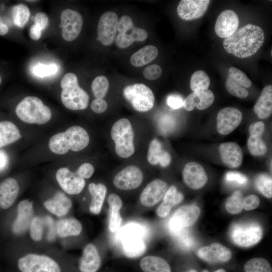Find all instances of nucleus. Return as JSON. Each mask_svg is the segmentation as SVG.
Masks as SVG:
<instances>
[{
  "label": "nucleus",
  "mask_w": 272,
  "mask_h": 272,
  "mask_svg": "<svg viewBox=\"0 0 272 272\" xmlns=\"http://www.w3.org/2000/svg\"><path fill=\"white\" fill-rule=\"evenodd\" d=\"M264 40L262 29L259 26L248 24L225 38L223 44L226 52L243 58L256 53Z\"/></svg>",
  "instance_id": "nucleus-1"
},
{
  "label": "nucleus",
  "mask_w": 272,
  "mask_h": 272,
  "mask_svg": "<svg viewBox=\"0 0 272 272\" xmlns=\"http://www.w3.org/2000/svg\"><path fill=\"white\" fill-rule=\"evenodd\" d=\"M89 142L88 132L83 127L75 125L53 135L49 141L48 146L53 153L64 155L69 150L82 151L88 146Z\"/></svg>",
  "instance_id": "nucleus-2"
},
{
  "label": "nucleus",
  "mask_w": 272,
  "mask_h": 272,
  "mask_svg": "<svg viewBox=\"0 0 272 272\" xmlns=\"http://www.w3.org/2000/svg\"><path fill=\"white\" fill-rule=\"evenodd\" d=\"M62 88L61 100L63 105L72 110L86 109L89 104L88 93L79 85L77 76L72 73L66 74L60 82Z\"/></svg>",
  "instance_id": "nucleus-3"
},
{
  "label": "nucleus",
  "mask_w": 272,
  "mask_h": 272,
  "mask_svg": "<svg viewBox=\"0 0 272 272\" xmlns=\"http://www.w3.org/2000/svg\"><path fill=\"white\" fill-rule=\"evenodd\" d=\"M19 272H65L64 264L45 254L28 253L20 256L16 261Z\"/></svg>",
  "instance_id": "nucleus-4"
},
{
  "label": "nucleus",
  "mask_w": 272,
  "mask_h": 272,
  "mask_svg": "<svg viewBox=\"0 0 272 272\" xmlns=\"http://www.w3.org/2000/svg\"><path fill=\"white\" fill-rule=\"evenodd\" d=\"M17 116L29 124H43L51 118V111L42 100L35 96L24 98L16 106Z\"/></svg>",
  "instance_id": "nucleus-5"
},
{
  "label": "nucleus",
  "mask_w": 272,
  "mask_h": 272,
  "mask_svg": "<svg viewBox=\"0 0 272 272\" xmlns=\"http://www.w3.org/2000/svg\"><path fill=\"white\" fill-rule=\"evenodd\" d=\"M110 135L118 156L126 159L133 155L135 152L134 132L131 123L127 118H122L117 120L111 127Z\"/></svg>",
  "instance_id": "nucleus-6"
},
{
  "label": "nucleus",
  "mask_w": 272,
  "mask_h": 272,
  "mask_svg": "<svg viewBox=\"0 0 272 272\" xmlns=\"http://www.w3.org/2000/svg\"><path fill=\"white\" fill-rule=\"evenodd\" d=\"M123 96L137 111L147 112L154 106L155 96L151 89L144 84H134L126 86Z\"/></svg>",
  "instance_id": "nucleus-7"
},
{
  "label": "nucleus",
  "mask_w": 272,
  "mask_h": 272,
  "mask_svg": "<svg viewBox=\"0 0 272 272\" xmlns=\"http://www.w3.org/2000/svg\"><path fill=\"white\" fill-rule=\"evenodd\" d=\"M230 235L235 244L247 247L256 244L261 240L262 230L256 222L237 223L232 226Z\"/></svg>",
  "instance_id": "nucleus-8"
},
{
  "label": "nucleus",
  "mask_w": 272,
  "mask_h": 272,
  "mask_svg": "<svg viewBox=\"0 0 272 272\" xmlns=\"http://www.w3.org/2000/svg\"><path fill=\"white\" fill-rule=\"evenodd\" d=\"M117 31L118 34L115 38V43L120 48H125L136 41H144L148 36L145 30L135 27L131 18L127 15L120 17Z\"/></svg>",
  "instance_id": "nucleus-9"
},
{
  "label": "nucleus",
  "mask_w": 272,
  "mask_h": 272,
  "mask_svg": "<svg viewBox=\"0 0 272 272\" xmlns=\"http://www.w3.org/2000/svg\"><path fill=\"white\" fill-rule=\"evenodd\" d=\"M200 213V208L190 205L180 207L170 218L168 224L171 233L177 236L186 227L192 225Z\"/></svg>",
  "instance_id": "nucleus-10"
},
{
  "label": "nucleus",
  "mask_w": 272,
  "mask_h": 272,
  "mask_svg": "<svg viewBox=\"0 0 272 272\" xmlns=\"http://www.w3.org/2000/svg\"><path fill=\"white\" fill-rule=\"evenodd\" d=\"M144 174L135 165H128L121 169L114 176V186L122 190H132L138 188L142 183Z\"/></svg>",
  "instance_id": "nucleus-11"
},
{
  "label": "nucleus",
  "mask_w": 272,
  "mask_h": 272,
  "mask_svg": "<svg viewBox=\"0 0 272 272\" xmlns=\"http://www.w3.org/2000/svg\"><path fill=\"white\" fill-rule=\"evenodd\" d=\"M60 21L63 39L67 41L75 40L82 28L83 20L81 14L75 10L65 9L61 14Z\"/></svg>",
  "instance_id": "nucleus-12"
},
{
  "label": "nucleus",
  "mask_w": 272,
  "mask_h": 272,
  "mask_svg": "<svg viewBox=\"0 0 272 272\" xmlns=\"http://www.w3.org/2000/svg\"><path fill=\"white\" fill-rule=\"evenodd\" d=\"M118 18L116 13L108 11L100 17L98 25V37L101 43L106 46L111 45L115 40L117 31Z\"/></svg>",
  "instance_id": "nucleus-13"
},
{
  "label": "nucleus",
  "mask_w": 272,
  "mask_h": 272,
  "mask_svg": "<svg viewBox=\"0 0 272 272\" xmlns=\"http://www.w3.org/2000/svg\"><path fill=\"white\" fill-rule=\"evenodd\" d=\"M55 177L61 188L70 195L80 193L85 186V179L67 168L59 169L56 173Z\"/></svg>",
  "instance_id": "nucleus-14"
},
{
  "label": "nucleus",
  "mask_w": 272,
  "mask_h": 272,
  "mask_svg": "<svg viewBox=\"0 0 272 272\" xmlns=\"http://www.w3.org/2000/svg\"><path fill=\"white\" fill-rule=\"evenodd\" d=\"M242 119L241 112L236 108L227 107L220 110L217 116V129L222 135L232 132L240 124Z\"/></svg>",
  "instance_id": "nucleus-15"
},
{
  "label": "nucleus",
  "mask_w": 272,
  "mask_h": 272,
  "mask_svg": "<svg viewBox=\"0 0 272 272\" xmlns=\"http://www.w3.org/2000/svg\"><path fill=\"white\" fill-rule=\"evenodd\" d=\"M168 189L167 183L160 179H155L149 182L142 191L140 200L146 207H152L163 198Z\"/></svg>",
  "instance_id": "nucleus-16"
},
{
  "label": "nucleus",
  "mask_w": 272,
  "mask_h": 272,
  "mask_svg": "<svg viewBox=\"0 0 272 272\" xmlns=\"http://www.w3.org/2000/svg\"><path fill=\"white\" fill-rule=\"evenodd\" d=\"M123 243L124 254L128 257H138L146 250V244L141 234V231L136 226L126 231Z\"/></svg>",
  "instance_id": "nucleus-17"
},
{
  "label": "nucleus",
  "mask_w": 272,
  "mask_h": 272,
  "mask_svg": "<svg viewBox=\"0 0 272 272\" xmlns=\"http://www.w3.org/2000/svg\"><path fill=\"white\" fill-rule=\"evenodd\" d=\"M210 3L209 0H182L177 6V13L183 20H195L205 14Z\"/></svg>",
  "instance_id": "nucleus-18"
},
{
  "label": "nucleus",
  "mask_w": 272,
  "mask_h": 272,
  "mask_svg": "<svg viewBox=\"0 0 272 272\" xmlns=\"http://www.w3.org/2000/svg\"><path fill=\"white\" fill-rule=\"evenodd\" d=\"M197 255L202 260L210 263L227 262L232 257L231 250L218 243H213L200 248Z\"/></svg>",
  "instance_id": "nucleus-19"
},
{
  "label": "nucleus",
  "mask_w": 272,
  "mask_h": 272,
  "mask_svg": "<svg viewBox=\"0 0 272 272\" xmlns=\"http://www.w3.org/2000/svg\"><path fill=\"white\" fill-rule=\"evenodd\" d=\"M182 176L185 184L193 189L202 188L208 181V176L203 168L194 162H189L185 165Z\"/></svg>",
  "instance_id": "nucleus-20"
},
{
  "label": "nucleus",
  "mask_w": 272,
  "mask_h": 272,
  "mask_svg": "<svg viewBox=\"0 0 272 272\" xmlns=\"http://www.w3.org/2000/svg\"><path fill=\"white\" fill-rule=\"evenodd\" d=\"M239 23V18L234 11L231 10H224L217 19L215 26V32L219 37L225 39L237 30Z\"/></svg>",
  "instance_id": "nucleus-21"
},
{
  "label": "nucleus",
  "mask_w": 272,
  "mask_h": 272,
  "mask_svg": "<svg viewBox=\"0 0 272 272\" xmlns=\"http://www.w3.org/2000/svg\"><path fill=\"white\" fill-rule=\"evenodd\" d=\"M17 217L13 225V232L17 235L24 233L29 227L33 218V203L29 199L21 200L17 206Z\"/></svg>",
  "instance_id": "nucleus-22"
},
{
  "label": "nucleus",
  "mask_w": 272,
  "mask_h": 272,
  "mask_svg": "<svg viewBox=\"0 0 272 272\" xmlns=\"http://www.w3.org/2000/svg\"><path fill=\"white\" fill-rule=\"evenodd\" d=\"M264 129L265 125L261 121L252 123L249 126L247 146L249 152L253 156H262L267 152L266 145L262 138Z\"/></svg>",
  "instance_id": "nucleus-23"
},
{
  "label": "nucleus",
  "mask_w": 272,
  "mask_h": 272,
  "mask_svg": "<svg viewBox=\"0 0 272 272\" xmlns=\"http://www.w3.org/2000/svg\"><path fill=\"white\" fill-rule=\"evenodd\" d=\"M101 265V258L96 247L92 243L87 244L78 262L79 272H97Z\"/></svg>",
  "instance_id": "nucleus-24"
},
{
  "label": "nucleus",
  "mask_w": 272,
  "mask_h": 272,
  "mask_svg": "<svg viewBox=\"0 0 272 272\" xmlns=\"http://www.w3.org/2000/svg\"><path fill=\"white\" fill-rule=\"evenodd\" d=\"M215 96L213 92L209 89L199 90L193 92L184 100L183 107L188 111L195 107L199 110H204L213 103Z\"/></svg>",
  "instance_id": "nucleus-25"
},
{
  "label": "nucleus",
  "mask_w": 272,
  "mask_h": 272,
  "mask_svg": "<svg viewBox=\"0 0 272 272\" xmlns=\"http://www.w3.org/2000/svg\"><path fill=\"white\" fill-rule=\"evenodd\" d=\"M219 152L222 162L227 167L236 168L241 165L242 151L237 143L226 142L221 144L219 147Z\"/></svg>",
  "instance_id": "nucleus-26"
},
{
  "label": "nucleus",
  "mask_w": 272,
  "mask_h": 272,
  "mask_svg": "<svg viewBox=\"0 0 272 272\" xmlns=\"http://www.w3.org/2000/svg\"><path fill=\"white\" fill-rule=\"evenodd\" d=\"M44 206L52 214L62 217L70 211L72 201L64 193L58 191L52 198L45 201Z\"/></svg>",
  "instance_id": "nucleus-27"
},
{
  "label": "nucleus",
  "mask_w": 272,
  "mask_h": 272,
  "mask_svg": "<svg viewBox=\"0 0 272 272\" xmlns=\"http://www.w3.org/2000/svg\"><path fill=\"white\" fill-rule=\"evenodd\" d=\"M19 192V186L13 178H8L0 183V207L6 210L16 200Z\"/></svg>",
  "instance_id": "nucleus-28"
},
{
  "label": "nucleus",
  "mask_w": 272,
  "mask_h": 272,
  "mask_svg": "<svg viewBox=\"0 0 272 272\" xmlns=\"http://www.w3.org/2000/svg\"><path fill=\"white\" fill-rule=\"evenodd\" d=\"M107 202L109 208L108 228L111 232H115L119 229L122 223L120 213L122 200L118 195L112 193L108 195Z\"/></svg>",
  "instance_id": "nucleus-29"
},
{
  "label": "nucleus",
  "mask_w": 272,
  "mask_h": 272,
  "mask_svg": "<svg viewBox=\"0 0 272 272\" xmlns=\"http://www.w3.org/2000/svg\"><path fill=\"white\" fill-rule=\"evenodd\" d=\"M147 160L152 165L159 164L166 167L170 164L171 158L169 153L163 149L162 144L157 139H153L148 148Z\"/></svg>",
  "instance_id": "nucleus-30"
},
{
  "label": "nucleus",
  "mask_w": 272,
  "mask_h": 272,
  "mask_svg": "<svg viewBox=\"0 0 272 272\" xmlns=\"http://www.w3.org/2000/svg\"><path fill=\"white\" fill-rule=\"evenodd\" d=\"M183 199V194L179 192L174 185L168 188L164 196L161 203L159 206L156 213L161 218L167 216L172 208L180 203Z\"/></svg>",
  "instance_id": "nucleus-31"
},
{
  "label": "nucleus",
  "mask_w": 272,
  "mask_h": 272,
  "mask_svg": "<svg viewBox=\"0 0 272 272\" xmlns=\"http://www.w3.org/2000/svg\"><path fill=\"white\" fill-rule=\"evenodd\" d=\"M254 113L258 118L265 119L272 113V86L264 87L253 107Z\"/></svg>",
  "instance_id": "nucleus-32"
},
{
  "label": "nucleus",
  "mask_w": 272,
  "mask_h": 272,
  "mask_svg": "<svg viewBox=\"0 0 272 272\" xmlns=\"http://www.w3.org/2000/svg\"><path fill=\"white\" fill-rule=\"evenodd\" d=\"M56 233L60 238L78 236L83 230L81 223L74 218H62L55 224Z\"/></svg>",
  "instance_id": "nucleus-33"
},
{
  "label": "nucleus",
  "mask_w": 272,
  "mask_h": 272,
  "mask_svg": "<svg viewBox=\"0 0 272 272\" xmlns=\"http://www.w3.org/2000/svg\"><path fill=\"white\" fill-rule=\"evenodd\" d=\"M88 189L92 197L89 210L91 213L98 215L102 210L107 193V187L102 183H91L89 185Z\"/></svg>",
  "instance_id": "nucleus-34"
},
{
  "label": "nucleus",
  "mask_w": 272,
  "mask_h": 272,
  "mask_svg": "<svg viewBox=\"0 0 272 272\" xmlns=\"http://www.w3.org/2000/svg\"><path fill=\"white\" fill-rule=\"evenodd\" d=\"M139 265L143 272H171L169 263L158 256H145L141 259Z\"/></svg>",
  "instance_id": "nucleus-35"
},
{
  "label": "nucleus",
  "mask_w": 272,
  "mask_h": 272,
  "mask_svg": "<svg viewBox=\"0 0 272 272\" xmlns=\"http://www.w3.org/2000/svg\"><path fill=\"white\" fill-rule=\"evenodd\" d=\"M158 54V48L154 45H146L132 54L130 58L134 66L141 67L153 60Z\"/></svg>",
  "instance_id": "nucleus-36"
},
{
  "label": "nucleus",
  "mask_w": 272,
  "mask_h": 272,
  "mask_svg": "<svg viewBox=\"0 0 272 272\" xmlns=\"http://www.w3.org/2000/svg\"><path fill=\"white\" fill-rule=\"evenodd\" d=\"M22 135L17 126L9 121H0V148L19 140Z\"/></svg>",
  "instance_id": "nucleus-37"
},
{
  "label": "nucleus",
  "mask_w": 272,
  "mask_h": 272,
  "mask_svg": "<svg viewBox=\"0 0 272 272\" xmlns=\"http://www.w3.org/2000/svg\"><path fill=\"white\" fill-rule=\"evenodd\" d=\"M30 15L28 7L23 4L14 6L12 10L13 23L20 28H22L26 25L29 19Z\"/></svg>",
  "instance_id": "nucleus-38"
},
{
  "label": "nucleus",
  "mask_w": 272,
  "mask_h": 272,
  "mask_svg": "<svg viewBox=\"0 0 272 272\" xmlns=\"http://www.w3.org/2000/svg\"><path fill=\"white\" fill-rule=\"evenodd\" d=\"M190 85L193 92L199 90H207L210 85V79L205 72L198 70L192 75Z\"/></svg>",
  "instance_id": "nucleus-39"
},
{
  "label": "nucleus",
  "mask_w": 272,
  "mask_h": 272,
  "mask_svg": "<svg viewBox=\"0 0 272 272\" xmlns=\"http://www.w3.org/2000/svg\"><path fill=\"white\" fill-rule=\"evenodd\" d=\"M245 272H272L269 262L263 258L256 257L247 261L244 264Z\"/></svg>",
  "instance_id": "nucleus-40"
},
{
  "label": "nucleus",
  "mask_w": 272,
  "mask_h": 272,
  "mask_svg": "<svg viewBox=\"0 0 272 272\" xmlns=\"http://www.w3.org/2000/svg\"><path fill=\"white\" fill-rule=\"evenodd\" d=\"M255 185L257 190L267 198L272 196L271 177L265 173L258 174L255 179Z\"/></svg>",
  "instance_id": "nucleus-41"
},
{
  "label": "nucleus",
  "mask_w": 272,
  "mask_h": 272,
  "mask_svg": "<svg viewBox=\"0 0 272 272\" xmlns=\"http://www.w3.org/2000/svg\"><path fill=\"white\" fill-rule=\"evenodd\" d=\"M45 225L44 218L33 217L29 227L30 236L33 241L38 242L42 239Z\"/></svg>",
  "instance_id": "nucleus-42"
},
{
  "label": "nucleus",
  "mask_w": 272,
  "mask_h": 272,
  "mask_svg": "<svg viewBox=\"0 0 272 272\" xmlns=\"http://www.w3.org/2000/svg\"><path fill=\"white\" fill-rule=\"evenodd\" d=\"M109 82L107 78L103 75L95 78L92 84V90L96 98H104L109 89Z\"/></svg>",
  "instance_id": "nucleus-43"
},
{
  "label": "nucleus",
  "mask_w": 272,
  "mask_h": 272,
  "mask_svg": "<svg viewBox=\"0 0 272 272\" xmlns=\"http://www.w3.org/2000/svg\"><path fill=\"white\" fill-rule=\"evenodd\" d=\"M243 197L240 191H235L231 196L227 199L225 203L226 210L231 214L240 213L242 209Z\"/></svg>",
  "instance_id": "nucleus-44"
},
{
  "label": "nucleus",
  "mask_w": 272,
  "mask_h": 272,
  "mask_svg": "<svg viewBox=\"0 0 272 272\" xmlns=\"http://www.w3.org/2000/svg\"><path fill=\"white\" fill-rule=\"evenodd\" d=\"M228 77L245 88H249L252 85L251 80L247 77L246 75L235 67H231L229 69Z\"/></svg>",
  "instance_id": "nucleus-45"
},
{
  "label": "nucleus",
  "mask_w": 272,
  "mask_h": 272,
  "mask_svg": "<svg viewBox=\"0 0 272 272\" xmlns=\"http://www.w3.org/2000/svg\"><path fill=\"white\" fill-rule=\"evenodd\" d=\"M226 88L229 94L236 97L244 99L248 95L246 88L241 86L227 77L225 82Z\"/></svg>",
  "instance_id": "nucleus-46"
},
{
  "label": "nucleus",
  "mask_w": 272,
  "mask_h": 272,
  "mask_svg": "<svg viewBox=\"0 0 272 272\" xmlns=\"http://www.w3.org/2000/svg\"><path fill=\"white\" fill-rule=\"evenodd\" d=\"M57 67L54 64H44L39 63L33 68V73L36 76L44 77L53 75L56 73Z\"/></svg>",
  "instance_id": "nucleus-47"
},
{
  "label": "nucleus",
  "mask_w": 272,
  "mask_h": 272,
  "mask_svg": "<svg viewBox=\"0 0 272 272\" xmlns=\"http://www.w3.org/2000/svg\"><path fill=\"white\" fill-rule=\"evenodd\" d=\"M144 77L149 80L158 79L162 74V69L157 64H152L146 67L144 71Z\"/></svg>",
  "instance_id": "nucleus-48"
},
{
  "label": "nucleus",
  "mask_w": 272,
  "mask_h": 272,
  "mask_svg": "<svg viewBox=\"0 0 272 272\" xmlns=\"http://www.w3.org/2000/svg\"><path fill=\"white\" fill-rule=\"evenodd\" d=\"M260 203L259 197L254 194L243 197L242 201L243 209L246 211H250L256 209Z\"/></svg>",
  "instance_id": "nucleus-49"
},
{
  "label": "nucleus",
  "mask_w": 272,
  "mask_h": 272,
  "mask_svg": "<svg viewBox=\"0 0 272 272\" xmlns=\"http://www.w3.org/2000/svg\"><path fill=\"white\" fill-rule=\"evenodd\" d=\"M225 179L229 182H234L239 185L245 184L247 182L246 176L237 172H228L226 174Z\"/></svg>",
  "instance_id": "nucleus-50"
},
{
  "label": "nucleus",
  "mask_w": 272,
  "mask_h": 272,
  "mask_svg": "<svg viewBox=\"0 0 272 272\" xmlns=\"http://www.w3.org/2000/svg\"><path fill=\"white\" fill-rule=\"evenodd\" d=\"M95 171L94 166L89 163L82 164L76 172L84 179H88L92 177Z\"/></svg>",
  "instance_id": "nucleus-51"
},
{
  "label": "nucleus",
  "mask_w": 272,
  "mask_h": 272,
  "mask_svg": "<svg viewBox=\"0 0 272 272\" xmlns=\"http://www.w3.org/2000/svg\"><path fill=\"white\" fill-rule=\"evenodd\" d=\"M107 107L108 104L103 99L96 98L92 101L91 105L92 110L98 114L104 112Z\"/></svg>",
  "instance_id": "nucleus-52"
},
{
  "label": "nucleus",
  "mask_w": 272,
  "mask_h": 272,
  "mask_svg": "<svg viewBox=\"0 0 272 272\" xmlns=\"http://www.w3.org/2000/svg\"><path fill=\"white\" fill-rule=\"evenodd\" d=\"M34 24L42 31L45 30L48 24V18L44 12H38L34 17Z\"/></svg>",
  "instance_id": "nucleus-53"
},
{
  "label": "nucleus",
  "mask_w": 272,
  "mask_h": 272,
  "mask_svg": "<svg viewBox=\"0 0 272 272\" xmlns=\"http://www.w3.org/2000/svg\"><path fill=\"white\" fill-rule=\"evenodd\" d=\"M45 224L48 228V234L47 238L49 241H53L55 237L56 230L55 224L53 219L49 216H47L44 218Z\"/></svg>",
  "instance_id": "nucleus-54"
},
{
  "label": "nucleus",
  "mask_w": 272,
  "mask_h": 272,
  "mask_svg": "<svg viewBox=\"0 0 272 272\" xmlns=\"http://www.w3.org/2000/svg\"><path fill=\"white\" fill-rule=\"evenodd\" d=\"M167 102L171 108L176 109L183 106L184 99L179 95L172 94L168 97Z\"/></svg>",
  "instance_id": "nucleus-55"
},
{
  "label": "nucleus",
  "mask_w": 272,
  "mask_h": 272,
  "mask_svg": "<svg viewBox=\"0 0 272 272\" xmlns=\"http://www.w3.org/2000/svg\"><path fill=\"white\" fill-rule=\"evenodd\" d=\"M184 230L177 236L180 237L179 241L181 245L185 248H189L193 245V239L188 233H185Z\"/></svg>",
  "instance_id": "nucleus-56"
},
{
  "label": "nucleus",
  "mask_w": 272,
  "mask_h": 272,
  "mask_svg": "<svg viewBox=\"0 0 272 272\" xmlns=\"http://www.w3.org/2000/svg\"><path fill=\"white\" fill-rule=\"evenodd\" d=\"M42 30L34 24L29 30V36L34 40H38L41 37Z\"/></svg>",
  "instance_id": "nucleus-57"
},
{
  "label": "nucleus",
  "mask_w": 272,
  "mask_h": 272,
  "mask_svg": "<svg viewBox=\"0 0 272 272\" xmlns=\"http://www.w3.org/2000/svg\"><path fill=\"white\" fill-rule=\"evenodd\" d=\"M9 31L8 27L4 24L0 18V35H6Z\"/></svg>",
  "instance_id": "nucleus-58"
},
{
  "label": "nucleus",
  "mask_w": 272,
  "mask_h": 272,
  "mask_svg": "<svg viewBox=\"0 0 272 272\" xmlns=\"http://www.w3.org/2000/svg\"><path fill=\"white\" fill-rule=\"evenodd\" d=\"M7 156L3 151H0V169L3 168L7 162Z\"/></svg>",
  "instance_id": "nucleus-59"
},
{
  "label": "nucleus",
  "mask_w": 272,
  "mask_h": 272,
  "mask_svg": "<svg viewBox=\"0 0 272 272\" xmlns=\"http://www.w3.org/2000/svg\"><path fill=\"white\" fill-rule=\"evenodd\" d=\"M202 272H209V271L206 269V270H203ZM214 272H226V271L223 268H220L214 271Z\"/></svg>",
  "instance_id": "nucleus-60"
},
{
  "label": "nucleus",
  "mask_w": 272,
  "mask_h": 272,
  "mask_svg": "<svg viewBox=\"0 0 272 272\" xmlns=\"http://www.w3.org/2000/svg\"><path fill=\"white\" fill-rule=\"evenodd\" d=\"M187 272H197L196 270L195 269H191L190 270H189Z\"/></svg>",
  "instance_id": "nucleus-61"
},
{
  "label": "nucleus",
  "mask_w": 272,
  "mask_h": 272,
  "mask_svg": "<svg viewBox=\"0 0 272 272\" xmlns=\"http://www.w3.org/2000/svg\"><path fill=\"white\" fill-rule=\"evenodd\" d=\"M2 82V77L0 76V84H1Z\"/></svg>",
  "instance_id": "nucleus-62"
}]
</instances>
